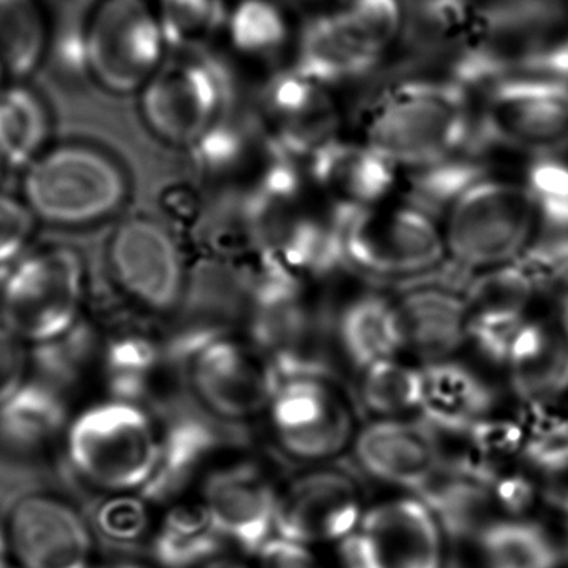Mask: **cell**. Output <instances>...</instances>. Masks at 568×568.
Segmentation results:
<instances>
[{
	"label": "cell",
	"instance_id": "cell-1",
	"mask_svg": "<svg viewBox=\"0 0 568 568\" xmlns=\"http://www.w3.org/2000/svg\"><path fill=\"white\" fill-rule=\"evenodd\" d=\"M471 92L448 82L390 81L372 102L364 142L398 172L425 168L485 144Z\"/></svg>",
	"mask_w": 568,
	"mask_h": 568
},
{
	"label": "cell",
	"instance_id": "cell-2",
	"mask_svg": "<svg viewBox=\"0 0 568 568\" xmlns=\"http://www.w3.org/2000/svg\"><path fill=\"white\" fill-rule=\"evenodd\" d=\"M162 437L141 405L108 398L69 420L62 445L69 470L84 487L122 497L148 487L158 470Z\"/></svg>",
	"mask_w": 568,
	"mask_h": 568
},
{
	"label": "cell",
	"instance_id": "cell-3",
	"mask_svg": "<svg viewBox=\"0 0 568 568\" xmlns=\"http://www.w3.org/2000/svg\"><path fill=\"white\" fill-rule=\"evenodd\" d=\"M245 324L277 377H335L327 321L308 302L305 282L281 265L258 258Z\"/></svg>",
	"mask_w": 568,
	"mask_h": 568
},
{
	"label": "cell",
	"instance_id": "cell-4",
	"mask_svg": "<svg viewBox=\"0 0 568 568\" xmlns=\"http://www.w3.org/2000/svg\"><path fill=\"white\" fill-rule=\"evenodd\" d=\"M335 217L345 268L357 274L402 285L434 274L447 262L440 221L408 202H384Z\"/></svg>",
	"mask_w": 568,
	"mask_h": 568
},
{
	"label": "cell",
	"instance_id": "cell-5",
	"mask_svg": "<svg viewBox=\"0 0 568 568\" xmlns=\"http://www.w3.org/2000/svg\"><path fill=\"white\" fill-rule=\"evenodd\" d=\"M440 225L447 262L467 274L517 261L538 232L524 185L488 175L448 207Z\"/></svg>",
	"mask_w": 568,
	"mask_h": 568
},
{
	"label": "cell",
	"instance_id": "cell-6",
	"mask_svg": "<svg viewBox=\"0 0 568 568\" xmlns=\"http://www.w3.org/2000/svg\"><path fill=\"white\" fill-rule=\"evenodd\" d=\"M84 288V264L74 248L29 252L0 287V325L26 344H52L79 324Z\"/></svg>",
	"mask_w": 568,
	"mask_h": 568
},
{
	"label": "cell",
	"instance_id": "cell-7",
	"mask_svg": "<svg viewBox=\"0 0 568 568\" xmlns=\"http://www.w3.org/2000/svg\"><path fill=\"white\" fill-rule=\"evenodd\" d=\"M26 204L59 225L94 224L114 214L125 195L122 169L98 149L68 144L44 151L28 165Z\"/></svg>",
	"mask_w": 568,
	"mask_h": 568
},
{
	"label": "cell",
	"instance_id": "cell-8",
	"mask_svg": "<svg viewBox=\"0 0 568 568\" xmlns=\"http://www.w3.org/2000/svg\"><path fill=\"white\" fill-rule=\"evenodd\" d=\"M141 92L149 129L162 141L189 149L234 111L231 75L199 51L162 62Z\"/></svg>",
	"mask_w": 568,
	"mask_h": 568
},
{
	"label": "cell",
	"instance_id": "cell-9",
	"mask_svg": "<svg viewBox=\"0 0 568 568\" xmlns=\"http://www.w3.org/2000/svg\"><path fill=\"white\" fill-rule=\"evenodd\" d=\"M179 352L195 398L224 422H241L268 408L278 378L267 358L232 334L194 328Z\"/></svg>",
	"mask_w": 568,
	"mask_h": 568
},
{
	"label": "cell",
	"instance_id": "cell-10",
	"mask_svg": "<svg viewBox=\"0 0 568 568\" xmlns=\"http://www.w3.org/2000/svg\"><path fill=\"white\" fill-rule=\"evenodd\" d=\"M155 9L145 0H101L81 34V64L115 94L141 91L164 62Z\"/></svg>",
	"mask_w": 568,
	"mask_h": 568
},
{
	"label": "cell",
	"instance_id": "cell-11",
	"mask_svg": "<svg viewBox=\"0 0 568 568\" xmlns=\"http://www.w3.org/2000/svg\"><path fill=\"white\" fill-rule=\"evenodd\" d=\"M478 128L488 145L530 158L568 145V84L540 74H508L481 89Z\"/></svg>",
	"mask_w": 568,
	"mask_h": 568
},
{
	"label": "cell",
	"instance_id": "cell-12",
	"mask_svg": "<svg viewBox=\"0 0 568 568\" xmlns=\"http://www.w3.org/2000/svg\"><path fill=\"white\" fill-rule=\"evenodd\" d=\"M442 534L424 501H385L342 540V568H444Z\"/></svg>",
	"mask_w": 568,
	"mask_h": 568
},
{
	"label": "cell",
	"instance_id": "cell-13",
	"mask_svg": "<svg viewBox=\"0 0 568 568\" xmlns=\"http://www.w3.org/2000/svg\"><path fill=\"white\" fill-rule=\"evenodd\" d=\"M277 378L268 410L281 447L292 457L308 462L337 455L347 445L354 422L351 408L335 390V377Z\"/></svg>",
	"mask_w": 568,
	"mask_h": 568
},
{
	"label": "cell",
	"instance_id": "cell-14",
	"mask_svg": "<svg viewBox=\"0 0 568 568\" xmlns=\"http://www.w3.org/2000/svg\"><path fill=\"white\" fill-rule=\"evenodd\" d=\"M254 112L272 148L304 168L311 155L338 138L331 88L294 65L265 82Z\"/></svg>",
	"mask_w": 568,
	"mask_h": 568
},
{
	"label": "cell",
	"instance_id": "cell-15",
	"mask_svg": "<svg viewBox=\"0 0 568 568\" xmlns=\"http://www.w3.org/2000/svg\"><path fill=\"white\" fill-rule=\"evenodd\" d=\"M6 534L22 568L94 567L91 527L71 504L54 495H28L16 501Z\"/></svg>",
	"mask_w": 568,
	"mask_h": 568
},
{
	"label": "cell",
	"instance_id": "cell-16",
	"mask_svg": "<svg viewBox=\"0 0 568 568\" xmlns=\"http://www.w3.org/2000/svg\"><path fill=\"white\" fill-rule=\"evenodd\" d=\"M109 257L119 285L132 301L154 312L178 304L184 287V265L164 225L152 219H129L115 231Z\"/></svg>",
	"mask_w": 568,
	"mask_h": 568
},
{
	"label": "cell",
	"instance_id": "cell-17",
	"mask_svg": "<svg viewBox=\"0 0 568 568\" xmlns=\"http://www.w3.org/2000/svg\"><path fill=\"white\" fill-rule=\"evenodd\" d=\"M362 491L347 471L325 468L302 475L278 495L275 534L298 544L342 541L357 528Z\"/></svg>",
	"mask_w": 568,
	"mask_h": 568
},
{
	"label": "cell",
	"instance_id": "cell-18",
	"mask_svg": "<svg viewBox=\"0 0 568 568\" xmlns=\"http://www.w3.org/2000/svg\"><path fill=\"white\" fill-rule=\"evenodd\" d=\"M199 500L222 540L258 554L274 537L278 494L254 464H231L202 477Z\"/></svg>",
	"mask_w": 568,
	"mask_h": 568
},
{
	"label": "cell",
	"instance_id": "cell-19",
	"mask_svg": "<svg viewBox=\"0 0 568 568\" xmlns=\"http://www.w3.org/2000/svg\"><path fill=\"white\" fill-rule=\"evenodd\" d=\"M437 272L402 284L404 288L394 298L404 348L427 364L445 361L467 342L465 284L470 274L464 272L450 281L437 278Z\"/></svg>",
	"mask_w": 568,
	"mask_h": 568
},
{
	"label": "cell",
	"instance_id": "cell-20",
	"mask_svg": "<svg viewBox=\"0 0 568 568\" xmlns=\"http://www.w3.org/2000/svg\"><path fill=\"white\" fill-rule=\"evenodd\" d=\"M465 298L467 342L491 364H507L511 345L530 317L528 308L537 298L530 278L515 262L477 272L465 285Z\"/></svg>",
	"mask_w": 568,
	"mask_h": 568
},
{
	"label": "cell",
	"instance_id": "cell-21",
	"mask_svg": "<svg viewBox=\"0 0 568 568\" xmlns=\"http://www.w3.org/2000/svg\"><path fill=\"white\" fill-rule=\"evenodd\" d=\"M308 182L335 214L364 211L387 202L400 172L371 145L342 139L325 144L305 162Z\"/></svg>",
	"mask_w": 568,
	"mask_h": 568
},
{
	"label": "cell",
	"instance_id": "cell-22",
	"mask_svg": "<svg viewBox=\"0 0 568 568\" xmlns=\"http://www.w3.org/2000/svg\"><path fill=\"white\" fill-rule=\"evenodd\" d=\"M354 452L361 467L372 477L418 494L442 468L437 434L424 420L374 422L357 435Z\"/></svg>",
	"mask_w": 568,
	"mask_h": 568
},
{
	"label": "cell",
	"instance_id": "cell-23",
	"mask_svg": "<svg viewBox=\"0 0 568 568\" xmlns=\"http://www.w3.org/2000/svg\"><path fill=\"white\" fill-rule=\"evenodd\" d=\"M505 367L524 404H557L568 394V318L558 308L541 317L530 315Z\"/></svg>",
	"mask_w": 568,
	"mask_h": 568
},
{
	"label": "cell",
	"instance_id": "cell-24",
	"mask_svg": "<svg viewBox=\"0 0 568 568\" xmlns=\"http://www.w3.org/2000/svg\"><path fill=\"white\" fill-rule=\"evenodd\" d=\"M381 62V55L334 9L307 22L298 39L294 68L332 88L371 74Z\"/></svg>",
	"mask_w": 568,
	"mask_h": 568
},
{
	"label": "cell",
	"instance_id": "cell-25",
	"mask_svg": "<svg viewBox=\"0 0 568 568\" xmlns=\"http://www.w3.org/2000/svg\"><path fill=\"white\" fill-rule=\"evenodd\" d=\"M420 500L450 538L470 537L495 521L510 517L491 478L467 468L442 465Z\"/></svg>",
	"mask_w": 568,
	"mask_h": 568
},
{
	"label": "cell",
	"instance_id": "cell-26",
	"mask_svg": "<svg viewBox=\"0 0 568 568\" xmlns=\"http://www.w3.org/2000/svg\"><path fill=\"white\" fill-rule=\"evenodd\" d=\"M422 374L424 422L440 432H464L484 420L494 408L495 394L480 375L458 362H428Z\"/></svg>",
	"mask_w": 568,
	"mask_h": 568
},
{
	"label": "cell",
	"instance_id": "cell-27",
	"mask_svg": "<svg viewBox=\"0 0 568 568\" xmlns=\"http://www.w3.org/2000/svg\"><path fill=\"white\" fill-rule=\"evenodd\" d=\"M71 418L62 398L48 384L29 381L0 405V448L14 455H39L62 440Z\"/></svg>",
	"mask_w": 568,
	"mask_h": 568
},
{
	"label": "cell",
	"instance_id": "cell-28",
	"mask_svg": "<svg viewBox=\"0 0 568 568\" xmlns=\"http://www.w3.org/2000/svg\"><path fill=\"white\" fill-rule=\"evenodd\" d=\"M335 338L345 357L361 371L397 357L404 337L395 302L381 294H364L348 302L335 322Z\"/></svg>",
	"mask_w": 568,
	"mask_h": 568
},
{
	"label": "cell",
	"instance_id": "cell-29",
	"mask_svg": "<svg viewBox=\"0 0 568 568\" xmlns=\"http://www.w3.org/2000/svg\"><path fill=\"white\" fill-rule=\"evenodd\" d=\"M217 447L219 435L214 428L197 420H187V424L164 435L158 470L142 490L145 500L164 507L179 501Z\"/></svg>",
	"mask_w": 568,
	"mask_h": 568
},
{
	"label": "cell",
	"instance_id": "cell-30",
	"mask_svg": "<svg viewBox=\"0 0 568 568\" xmlns=\"http://www.w3.org/2000/svg\"><path fill=\"white\" fill-rule=\"evenodd\" d=\"M221 541L201 500L175 501L159 518L152 548L165 567L199 568L214 558Z\"/></svg>",
	"mask_w": 568,
	"mask_h": 568
},
{
	"label": "cell",
	"instance_id": "cell-31",
	"mask_svg": "<svg viewBox=\"0 0 568 568\" xmlns=\"http://www.w3.org/2000/svg\"><path fill=\"white\" fill-rule=\"evenodd\" d=\"M485 148V144L474 145L435 164L400 172L405 179L402 201L442 221L448 207L468 187L487 178V169L481 162Z\"/></svg>",
	"mask_w": 568,
	"mask_h": 568
},
{
	"label": "cell",
	"instance_id": "cell-32",
	"mask_svg": "<svg viewBox=\"0 0 568 568\" xmlns=\"http://www.w3.org/2000/svg\"><path fill=\"white\" fill-rule=\"evenodd\" d=\"M49 115L34 92L24 88L0 91V161L28 168L44 152Z\"/></svg>",
	"mask_w": 568,
	"mask_h": 568
},
{
	"label": "cell",
	"instance_id": "cell-33",
	"mask_svg": "<svg viewBox=\"0 0 568 568\" xmlns=\"http://www.w3.org/2000/svg\"><path fill=\"white\" fill-rule=\"evenodd\" d=\"M497 568H558L565 550L540 525L515 517L501 518L480 534Z\"/></svg>",
	"mask_w": 568,
	"mask_h": 568
},
{
	"label": "cell",
	"instance_id": "cell-34",
	"mask_svg": "<svg viewBox=\"0 0 568 568\" xmlns=\"http://www.w3.org/2000/svg\"><path fill=\"white\" fill-rule=\"evenodd\" d=\"M48 24L38 0H0V68L29 74L48 48Z\"/></svg>",
	"mask_w": 568,
	"mask_h": 568
},
{
	"label": "cell",
	"instance_id": "cell-35",
	"mask_svg": "<svg viewBox=\"0 0 568 568\" xmlns=\"http://www.w3.org/2000/svg\"><path fill=\"white\" fill-rule=\"evenodd\" d=\"M99 367L114 397L134 402L158 371L161 355L158 345L138 334L114 335L99 345Z\"/></svg>",
	"mask_w": 568,
	"mask_h": 568
},
{
	"label": "cell",
	"instance_id": "cell-36",
	"mask_svg": "<svg viewBox=\"0 0 568 568\" xmlns=\"http://www.w3.org/2000/svg\"><path fill=\"white\" fill-rule=\"evenodd\" d=\"M235 51L251 58H265L284 48L288 22L274 0H239L225 21Z\"/></svg>",
	"mask_w": 568,
	"mask_h": 568
},
{
	"label": "cell",
	"instance_id": "cell-37",
	"mask_svg": "<svg viewBox=\"0 0 568 568\" xmlns=\"http://www.w3.org/2000/svg\"><path fill=\"white\" fill-rule=\"evenodd\" d=\"M168 48L199 51L221 29L229 11L224 0H159L155 8Z\"/></svg>",
	"mask_w": 568,
	"mask_h": 568
},
{
	"label": "cell",
	"instance_id": "cell-38",
	"mask_svg": "<svg viewBox=\"0 0 568 568\" xmlns=\"http://www.w3.org/2000/svg\"><path fill=\"white\" fill-rule=\"evenodd\" d=\"M420 392V371L400 364L397 358H387L365 368L361 382L362 404L382 418H397L418 410Z\"/></svg>",
	"mask_w": 568,
	"mask_h": 568
},
{
	"label": "cell",
	"instance_id": "cell-39",
	"mask_svg": "<svg viewBox=\"0 0 568 568\" xmlns=\"http://www.w3.org/2000/svg\"><path fill=\"white\" fill-rule=\"evenodd\" d=\"M534 205L538 231L568 234V161L560 154L530 158L520 182Z\"/></svg>",
	"mask_w": 568,
	"mask_h": 568
},
{
	"label": "cell",
	"instance_id": "cell-40",
	"mask_svg": "<svg viewBox=\"0 0 568 568\" xmlns=\"http://www.w3.org/2000/svg\"><path fill=\"white\" fill-rule=\"evenodd\" d=\"M517 262L527 272L538 297L544 295L557 305L568 295V234L538 231Z\"/></svg>",
	"mask_w": 568,
	"mask_h": 568
},
{
	"label": "cell",
	"instance_id": "cell-41",
	"mask_svg": "<svg viewBox=\"0 0 568 568\" xmlns=\"http://www.w3.org/2000/svg\"><path fill=\"white\" fill-rule=\"evenodd\" d=\"M335 9L382 59L397 48L404 29L405 0H347Z\"/></svg>",
	"mask_w": 568,
	"mask_h": 568
},
{
	"label": "cell",
	"instance_id": "cell-42",
	"mask_svg": "<svg viewBox=\"0 0 568 568\" xmlns=\"http://www.w3.org/2000/svg\"><path fill=\"white\" fill-rule=\"evenodd\" d=\"M538 494L548 507L568 521V437L545 445L528 457ZM568 557V538L565 544Z\"/></svg>",
	"mask_w": 568,
	"mask_h": 568
},
{
	"label": "cell",
	"instance_id": "cell-43",
	"mask_svg": "<svg viewBox=\"0 0 568 568\" xmlns=\"http://www.w3.org/2000/svg\"><path fill=\"white\" fill-rule=\"evenodd\" d=\"M34 231V212L11 195L0 194V265L16 261Z\"/></svg>",
	"mask_w": 568,
	"mask_h": 568
},
{
	"label": "cell",
	"instance_id": "cell-44",
	"mask_svg": "<svg viewBox=\"0 0 568 568\" xmlns=\"http://www.w3.org/2000/svg\"><path fill=\"white\" fill-rule=\"evenodd\" d=\"M28 344L0 325V405L11 400L31 378Z\"/></svg>",
	"mask_w": 568,
	"mask_h": 568
},
{
	"label": "cell",
	"instance_id": "cell-45",
	"mask_svg": "<svg viewBox=\"0 0 568 568\" xmlns=\"http://www.w3.org/2000/svg\"><path fill=\"white\" fill-rule=\"evenodd\" d=\"M257 555L261 568H324L307 545L278 535L272 537Z\"/></svg>",
	"mask_w": 568,
	"mask_h": 568
},
{
	"label": "cell",
	"instance_id": "cell-46",
	"mask_svg": "<svg viewBox=\"0 0 568 568\" xmlns=\"http://www.w3.org/2000/svg\"><path fill=\"white\" fill-rule=\"evenodd\" d=\"M521 72L545 75L568 84V26L561 29Z\"/></svg>",
	"mask_w": 568,
	"mask_h": 568
},
{
	"label": "cell",
	"instance_id": "cell-47",
	"mask_svg": "<svg viewBox=\"0 0 568 568\" xmlns=\"http://www.w3.org/2000/svg\"><path fill=\"white\" fill-rule=\"evenodd\" d=\"M128 498L129 495L119 497V501H121L119 511H115L112 505L109 507L114 514L105 510V508L102 510V530L108 531L112 537H134V535H138L139 528L145 525L144 505L139 504L138 500H132V505L128 504Z\"/></svg>",
	"mask_w": 568,
	"mask_h": 568
},
{
	"label": "cell",
	"instance_id": "cell-48",
	"mask_svg": "<svg viewBox=\"0 0 568 568\" xmlns=\"http://www.w3.org/2000/svg\"><path fill=\"white\" fill-rule=\"evenodd\" d=\"M444 568H497L488 557L480 534L450 538V548L444 557Z\"/></svg>",
	"mask_w": 568,
	"mask_h": 568
},
{
	"label": "cell",
	"instance_id": "cell-49",
	"mask_svg": "<svg viewBox=\"0 0 568 568\" xmlns=\"http://www.w3.org/2000/svg\"><path fill=\"white\" fill-rule=\"evenodd\" d=\"M92 568H151L145 567V565L138 564V561H129V560H109L102 561V564L94 565Z\"/></svg>",
	"mask_w": 568,
	"mask_h": 568
},
{
	"label": "cell",
	"instance_id": "cell-50",
	"mask_svg": "<svg viewBox=\"0 0 568 568\" xmlns=\"http://www.w3.org/2000/svg\"><path fill=\"white\" fill-rule=\"evenodd\" d=\"M199 568H245L242 567L241 564H237V561L232 560H211L207 561V564L202 565V567Z\"/></svg>",
	"mask_w": 568,
	"mask_h": 568
},
{
	"label": "cell",
	"instance_id": "cell-51",
	"mask_svg": "<svg viewBox=\"0 0 568 568\" xmlns=\"http://www.w3.org/2000/svg\"><path fill=\"white\" fill-rule=\"evenodd\" d=\"M9 554H11V550H9V540L8 534H6V527L0 528V561L9 560Z\"/></svg>",
	"mask_w": 568,
	"mask_h": 568
},
{
	"label": "cell",
	"instance_id": "cell-52",
	"mask_svg": "<svg viewBox=\"0 0 568 568\" xmlns=\"http://www.w3.org/2000/svg\"><path fill=\"white\" fill-rule=\"evenodd\" d=\"M304 2H312V4H334V8H341L347 0H304Z\"/></svg>",
	"mask_w": 568,
	"mask_h": 568
},
{
	"label": "cell",
	"instance_id": "cell-53",
	"mask_svg": "<svg viewBox=\"0 0 568 568\" xmlns=\"http://www.w3.org/2000/svg\"><path fill=\"white\" fill-rule=\"evenodd\" d=\"M558 311L561 312V314L565 315V317L568 318V295H565L564 298H561L560 302L557 304Z\"/></svg>",
	"mask_w": 568,
	"mask_h": 568
},
{
	"label": "cell",
	"instance_id": "cell-54",
	"mask_svg": "<svg viewBox=\"0 0 568 568\" xmlns=\"http://www.w3.org/2000/svg\"><path fill=\"white\" fill-rule=\"evenodd\" d=\"M0 568H22L21 565L11 564L9 560L0 561Z\"/></svg>",
	"mask_w": 568,
	"mask_h": 568
},
{
	"label": "cell",
	"instance_id": "cell-55",
	"mask_svg": "<svg viewBox=\"0 0 568 568\" xmlns=\"http://www.w3.org/2000/svg\"><path fill=\"white\" fill-rule=\"evenodd\" d=\"M6 78L4 71H2V68H0V81Z\"/></svg>",
	"mask_w": 568,
	"mask_h": 568
},
{
	"label": "cell",
	"instance_id": "cell-56",
	"mask_svg": "<svg viewBox=\"0 0 568 568\" xmlns=\"http://www.w3.org/2000/svg\"><path fill=\"white\" fill-rule=\"evenodd\" d=\"M0 162H2V161H0Z\"/></svg>",
	"mask_w": 568,
	"mask_h": 568
}]
</instances>
